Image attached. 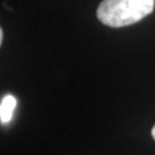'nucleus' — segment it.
<instances>
[{
  "mask_svg": "<svg viewBox=\"0 0 155 155\" xmlns=\"http://www.w3.org/2000/svg\"><path fill=\"white\" fill-rule=\"evenodd\" d=\"M155 0H102L97 18L106 26L124 27L141 21L154 11Z\"/></svg>",
  "mask_w": 155,
  "mask_h": 155,
  "instance_id": "1",
  "label": "nucleus"
},
{
  "mask_svg": "<svg viewBox=\"0 0 155 155\" xmlns=\"http://www.w3.org/2000/svg\"><path fill=\"white\" fill-rule=\"evenodd\" d=\"M17 106L16 97L12 94H7L2 98L0 104V122L2 124H8L13 118V111Z\"/></svg>",
  "mask_w": 155,
  "mask_h": 155,
  "instance_id": "2",
  "label": "nucleus"
},
{
  "mask_svg": "<svg viewBox=\"0 0 155 155\" xmlns=\"http://www.w3.org/2000/svg\"><path fill=\"white\" fill-rule=\"evenodd\" d=\"M3 38H4V31H3V28H0V43L3 41Z\"/></svg>",
  "mask_w": 155,
  "mask_h": 155,
  "instance_id": "3",
  "label": "nucleus"
},
{
  "mask_svg": "<svg viewBox=\"0 0 155 155\" xmlns=\"http://www.w3.org/2000/svg\"><path fill=\"white\" fill-rule=\"evenodd\" d=\"M151 136H153V138L155 140V125H154L153 129H151Z\"/></svg>",
  "mask_w": 155,
  "mask_h": 155,
  "instance_id": "4",
  "label": "nucleus"
}]
</instances>
